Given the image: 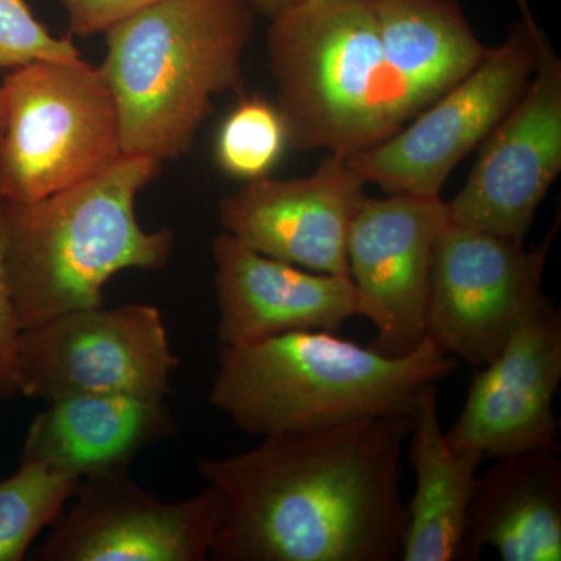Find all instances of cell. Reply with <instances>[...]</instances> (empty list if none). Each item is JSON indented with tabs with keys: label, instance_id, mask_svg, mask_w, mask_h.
<instances>
[{
	"label": "cell",
	"instance_id": "cell-1",
	"mask_svg": "<svg viewBox=\"0 0 561 561\" xmlns=\"http://www.w3.org/2000/svg\"><path fill=\"white\" fill-rule=\"evenodd\" d=\"M411 416L262 438L250 451L202 460L224 515L217 561H393L408 527L401 459Z\"/></svg>",
	"mask_w": 561,
	"mask_h": 561
},
{
	"label": "cell",
	"instance_id": "cell-2",
	"mask_svg": "<svg viewBox=\"0 0 561 561\" xmlns=\"http://www.w3.org/2000/svg\"><path fill=\"white\" fill-rule=\"evenodd\" d=\"M457 368L431 337L405 356L328 331H295L219 350L209 402L253 437L317 434L379 416H411L421 391Z\"/></svg>",
	"mask_w": 561,
	"mask_h": 561
},
{
	"label": "cell",
	"instance_id": "cell-3",
	"mask_svg": "<svg viewBox=\"0 0 561 561\" xmlns=\"http://www.w3.org/2000/svg\"><path fill=\"white\" fill-rule=\"evenodd\" d=\"M162 162L122 154L99 175L31 203L2 202L7 268L21 331L77 309L105 305V286L124 271H161L175 232L147 231L136 198Z\"/></svg>",
	"mask_w": 561,
	"mask_h": 561
},
{
	"label": "cell",
	"instance_id": "cell-4",
	"mask_svg": "<svg viewBox=\"0 0 561 561\" xmlns=\"http://www.w3.org/2000/svg\"><path fill=\"white\" fill-rule=\"evenodd\" d=\"M268 62L287 142L359 153L424 110L382 38L370 0H311L272 18Z\"/></svg>",
	"mask_w": 561,
	"mask_h": 561
},
{
	"label": "cell",
	"instance_id": "cell-5",
	"mask_svg": "<svg viewBox=\"0 0 561 561\" xmlns=\"http://www.w3.org/2000/svg\"><path fill=\"white\" fill-rule=\"evenodd\" d=\"M256 16L253 0H161L105 32L99 69L116 101L124 154H190L213 99L242 91Z\"/></svg>",
	"mask_w": 561,
	"mask_h": 561
},
{
	"label": "cell",
	"instance_id": "cell-6",
	"mask_svg": "<svg viewBox=\"0 0 561 561\" xmlns=\"http://www.w3.org/2000/svg\"><path fill=\"white\" fill-rule=\"evenodd\" d=\"M0 201L31 203L111 168L122 151L108 81L90 62L39 60L0 87Z\"/></svg>",
	"mask_w": 561,
	"mask_h": 561
},
{
	"label": "cell",
	"instance_id": "cell-7",
	"mask_svg": "<svg viewBox=\"0 0 561 561\" xmlns=\"http://www.w3.org/2000/svg\"><path fill=\"white\" fill-rule=\"evenodd\" d=\"M523 20L468 76L389 139L346 157L367 184L386 194L440 197L460 161L481 146L526 90L540 57V25L527 0Z\"/></svg>",
	"mask_w": 561,
	"mask_h": 561
},
{
	"label": "cell",
	"instance_id": "cell-8",
	"mask_svg": "<svg viewBox=\"0 0 561 561\" xmlns=\"http://www.w3.org/2000/svg\"><path fill=\"white\" fill-rule=\"evenodd\" d=\"M179 367L153 305L77 309L21 332L22 394L36 400L103 394L165 401Z\"/></svg>",
	"mask_w": 561,
	"mask_h": 561
},
{
	"label": "cell",
	"instance_id": "cell-9",
	"mask_svg": "<svg viewBox=\"0 0 561 561\" xmlns=\"http://www.w3.org/2000/svg\"><path fill=\"white\" fill-rule=\"evenodd\" d=\"M535 249L463 225L449 224L435 242L426 334L451 356L483 367L545 295L542 275L557 230Z\"/></svg>",
	"mask_w": 561,
	"mask_h": 561
},
{
	"label": "cell",
	"instance_id": "cell-10",
	"mask_svg": "<svg viewBox=\"0 0 561 561\" xmlns=\"http://www.w3.org/2000/svg\"><path fill=\"white\" fill-rule=\"evenodd\" d=\"M73 496L72 507L36 549V560L205 561L224 515L214 486L164 502L128 470L81 479Z\"/></svg>",
	"mask_w": 561,
	"mask_h": 561
},
{
	"label": "cell",
	"instance_id": "cell-11",
	"mask_svg": "<svg viewBox=\"0 0 561 561\" xmlns=\"http://www.w3.org/2000/svg\"><path fill=\"white\" fill-rule=\"evenodd\" d=\"M561 172V60L545 32L526 90L482 142L449 219L524 242Z\"/></svg>",
	"mask_w": 561,
	"mask_h": 561
},
{
	"label": "cell",
	"instance_id": "cell-12",
	"mask_svg": "<svg viewBox=\"0 0 561 561\" xmlns=\"http://www.w3.org/2000/svg\"><path fill=\"white\" fill-rule=\"evenodd\" d=\"M449 220L442 197L387 194L362 202L351 224L346 257L362 317L376 330L373 350L405 356L427 337L432 260Z\"/></svg>",
	"mask_w": 561,
	"mask_h": 561
},
{
	"label": "cell",
	"instance_id": "cell-13",
	"mask_svg": "<svg viewBox=\"0 0 561 561\" xmlns=\"http://www.w3.org/2000/svg\"><path fill=\"white\" fill-rule=\"evenodd\" d=\"M560 382L561 313L542 295L501 353L476 373L446 440L491 459L530 449L560 451V423L552 411Z\"/></svg>",
	"mask_w": 561,
	"mask_h": 561
},
{
	"label": "cell",
	"instance_id": "cell-14",
	"mask_svg": "<svg viewBox=\"0 0 561 561\" xmlns=\"http://www.w3.org/2000/svg\"><path fill=\"white\" fill-rule=\"evenodd\" d=\"M365 186L346 157L330 153L309 176L247 181L221 198L220 227L273 260L350 276L346 243Z\"/></svg>",
	"mask_w": 561,
	"mask_h": 561
},
{
	"label": "cell",
	"instance_id": "cell-15",
	"mask_svg": "<svg viewBox=\"0 0 561 561\" xmlns=\"http://www.w3.org/2000/svg\"><path fill=\"white\" fill-rule=\"evenodd\" d=\"M220 345L241 346L295 331L337 332L364 316L350 276L273 260L220 232L213 242Z\"/></svg>",
	"mask_w": 561,
	"mask_h": 561
},
{
	"label": "cell",
	"instance_id": "cell-16",
	"mask_svg": "<svg viewBox=\"0 0 561 561\" xmlns=\"http://www.w3.org/2000/svg\"><path fill=\"white\" fill-rule=\"evenodd\" d=\"M165 401L130 397L65 398L33 419L21 460L77 479L128 470L144 449L179 435Z\"/></svg>",
	"mask_w": 561,
	"mask_h": 561
},
{
	"label": "cell",
	"instance_id": "cell-17",
	"mask_svg": "<svg viewBox=\"0 0 561 561\" xmlns=\"http://www.w3.org/2000/svg\"><path fill=\"white\" fill-rule=\"evenodd\" d=\"M468 511L459 560L493 548L504 561L561 560L559 449H530L494 459Z\"/></svg>",
	"mask_w": 561,
	"mask_h": 561
},
{
	"label": "cell",
	"instance_id": "cell-18",
	"mask_svg": "<svg viewBox=\"0 0 561 561\" xmlns=\"http://www.w3.org/2000/svg\"><path fill=\"white\" fill-rule=\"evenodd\" d=\"M437 383L421 391L411 415V460L415 491L402 538L404 561L459 560L478 470L485 457L446 440L437 408Z\"/></svg>",
	"mask_w": 561,
	"mask_h": 561
},
{
	"label": "cell",
	"instance_id": "cell-19",
	"mask_svg": "<svg viewBox=\"0 0 561 561\" xmlns=\"http://www.w3.org/2000/svg\"><path fill=\"white\" fill-rule=\"evenodd\" d=\"M382 38L430 106L489 54L456 0H370Z\"/></svg>",
	"mask_w": 561,
	"mask_h": 561
},
{
	"label": "cell",
	"instance_id": "cell-20",
	"mask_svg": "<svg viewBox=\"0 0 561 561\" xmlns=\"http://www.w3.org/2000/svg\"><path fill=\"white\" fill-rule=\"evenodd\" d=\"M80 479L35 461L0 481V561H21L36 537L58 522Z\"/></svg>",
	"mask_w": 561,
	"mask_h": 561
},
{
	"label": "cell",
	"instance_id": "cell-21",
	"mask_svg": "<svg viewBox=\"0 0 561 561\" xmlns=\"http://www.w3.org/2000/svg\"><path fill=\"white\" fill-rule=\"evenodd\" d=\"M278 106L260 98L242 99L221 124L216 139L217 165L232 179L268 176L287 146Z\"/></svg>",
	"mask_w": 561,
	"mask_h": 561
},
{
	"label": "cell",
	"instance_id": "cell-22",
	"mask_svg": "<svg viewBox=\"0 0 561 561\" xmlns=\"http://www.w3.org/2000/svg\"><path fill=\"white\" fill-rule=\"evenodd\" d=\"M39 60L84 61L70 36L51 35L25 0H0V69Z\"/></svg>",
	"mask_w": 561,
	"mask_h": 561
},
{
	"label": "cell",
	"instance_id": "cell-23",
	"mask_svg": "<svg viewBox=\"0 0 561 561\" xmlns=\"http://www.w3.org/2000/svg\"><path fill=\"white\" fill-rule=\"evenodd\" d=\"M21 328L18 323L9 268H7L5 224L0 201V400L22 394L20 375Z\"/></svg>",
	"mask_w": 561,
	"mask_h": 561
},
{
	"label": "cell",
	"instance_id": "cell-24",
	"mask_svg": "<svg viewBox=\"0 0 561 561\" xmlns=\"http://www.w3.org/2000/svg\"><path fill=\"white\" fill-rule=\"evenodd\" d=\"M68 13L70 35L92 36L108 32L117 22L161 0H58Z\"/></svg>",
	"mask_w": 561,
	"mask_h": 561
},
{
	"label": "cell",
	"instance_id": "cell-25",
	"mask_svg": "<svg viewBox=\"0 0 561 561\" xmlns=\"http://www.w3.org/2000/svg\"><path fill=\"white\" fill-rule=\"evenodd\" d=\"M305 2H311V0H253L257 14L271 18V20L279 11L289 9V7L300 5V3Z\"/></svg>",
	"mask_w": 561,
	"mask_h": 561
},
{
	"label": "cell",
	"instance_id": "cell-26",
	"mask_svg": "<svg viewBox=\"0 0 561 561\" xmlns=\"http://www.w3.org/2000/svg\"><path fill=\"white\" fill-rule=\"evenodd\" d=\"M3 135V103H2V94H0V140H2Z\"/></svg>",
	"mask_w": 561,
	"mask_h": 561
}]
</instances>
